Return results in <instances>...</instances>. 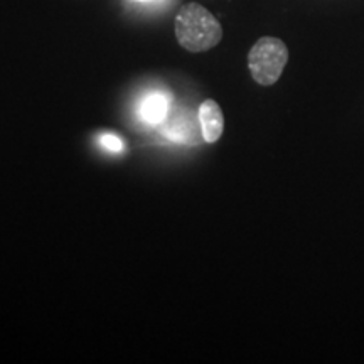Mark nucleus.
<instances>
[{"mask_svg":"<svg viewBox=\"0 0 364 364\" xmlns=\"http://www.w3.org/2000/svg\"><path fill=\"white\" fill-rule=\"evenodd\" d=\"M176 38L186 51L204 53L220 44L223 27L201 4H186L176 16Z\"/></svg>","mask_w":364,"mask_h":364,"instance_id":"nucleus-1","label":"nucleus"},{"mask_svg":"<svg viewBox=\"0 0 364 364\" xmlns=\"http://www.w3.org/2000/svg\"><path fill=\"white\" fill-rule=\"evenodd\" d=\"M287 61H289V49L285 43L270 36L258 39L248 54V68L252 78L262 86L277 83L284 73Z\"/></svg>","mask_w":364,"mask_h":364,"instance_id":"nucleus-2","label":"nucleus"},{"mask_svg":"<svg viewBox=\"0 0 364 364\" xmlns=\"http://www.w3.org/2000/svg\"><path fill=\"white\" fill-rule=\"evenodd\" d=\"M199 125H201V134L204 142L215 144L220 140L223 135V130H225V117H223V112L215 100H206V102L201 103L198 112Z\"/></svg>","mask_w":364,"mask_h":364,"instance_id":"nucleus-3","label":"nucleus"},{"mask_svg":"<svg viewBox=\"0 0 364 364\" xmlns=\"http://www.w3.org/2000/svg\"><path fill=\"white\" fill-rule=\"evenodd\" d=\"M167 110H169V102L164 95L154 93L145 98L142 105V118L147 124H161L167 118Z\"/></svg>","mask_w":364,"mask_h":364,"instance_id":"nucleus-4","label":"nucleus"},{"mask_svg":"<svg viewBox=\"0 0 364 364\" xmlns=\"http://www.w3.org/2000/svg\"><path fill=\"white\" fill-rule=\"evenodd\" d=\"M166 134L172 140H193L194 139V120L189 113H177L174 120L166 125Z\"/></svg>","mask_w":364,"mask_h":364,"instance_id":"nucleus-5","label":"nucleus"},{"mask_svg":"<svg viewBox=\"0 0 364 364\" xmlns=\"http://www.w3.org/2000/svg\"><path fill=\"white\" fill-rule=\"evenodd\" d=\"M102 145L105 149L112 150V152H120L122 147H124V145H122V140L115 135H103Z\"/></svg>","mask_w":364,"mask_h":364,"instance_id":"nucleus-6","label":"nucleus"}]
</instances>
